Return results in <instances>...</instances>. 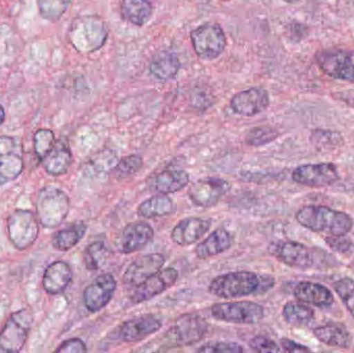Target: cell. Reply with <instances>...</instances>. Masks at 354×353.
Here are the masks:
<instances>
[{
  "label": "cell",
  "mask_w": 354,
  "mask_h": 353,
  "mask_svg": "<svg viewBox=\"0 0 354 353\" xmlns=\"http://www.w3.org/2000/svg\"><path fill=\"white\" fill-rule=\"evenodd\" d=\"M22 149L12 137L0 138V186L16 180L22 173Z\"/></svg>",
  "instance_id": "9a60e30c"
},
{
  "label": "cell",
  "mask_w": 354,
  "mask_h": 353,
  "mask_svg": "<svg viewBox=\"0 0 354 353\" xmlns=\"http://www.w3.org/2000/svg\"><path fill=\"white\" fill-rule=\"evenodd\" d=\"M274 286L270 276H259L252 271H231L214 278L208 292L221 298H237L263 294Z\"/></svg>",
  "instance_id": "6da1fadb"
},
{
  "label": "cell",
  "mask_w": 354,
  "mask_h": 353,
  "mask_svg": "<svg viewBox=\"0 0 354 353\" xmlns=\"http://www.w3.org/2000/svg\"><path fill=\"white\" fill-rule=\"evenodd\" d=\"M179 68H180V61L176 54L167 50L157 52L149 64V72L156 79L162 82H167L176 78Z\"/></svg>",
  "instance_id": "4316f807"
},
{
  "label": "cell",
  "mask_w": 354,
  "mask_h": 353,
  "mask_svg": "<svg viewBox=\"0 0 354 353\" xmlns=\"http://www.w3.org/2000/svg\"><path fill=\"white\" fill-rule=\"evenodd\" d=\"M6 227L8 238L18 250H26L32 246L39 236V221L30 211H15L8 217Z\"/></svg>",
  "instance_id": "52a82bcc"
},
{
  "label": "cell",
  "mask_w": 354,
  "mask_h": 353,
  "mask_svg": "<svg viewBox=\"0 0 354 353\" xmlns=\"http://www.w3.org/2000/svg\"><path fill=\"white\" fill-rule=\"evenodd\" d=\"M68 39L79 52L97 51L105 45L108 27L103 19L95 16L80 17L72 23Z\"/></svg>",
  "instance_id": "3957f363"
},
{
  "label": "cell",
  "mask_w": 354,
  "mask_h": 353,
  "mask_svg": "<svg viewBox=\"0 0 354 353\" xmlns=\"http://www.w3.org/2000/svg\"><path fill=\"white\" fill-rule=\"evenodd\" d=\"M155 236L153 228L145 221L124 226L115 238V246L122 254H132L147 246Z\"/></svg>",
  "instance_id": "8fae6325"
},
{
  "label": "cell",
  "mask_w": 354,
  "mask_h": 353,
  "mask_svg": "<svg viewBox=\"0 0 354 353\" xmlns=\"http://www.w3.org/2000/svg\"><path fill=\"white\" fill-rule=\"evenodd\" d=\"M189 175L185 170H164L149 178V190L157 194L168 195L183 190L189 184Z\"/></svg>",
  "instance_id": "7402d4cb"
},
{
  "label": "cell",
  "mask_w": 354,
  "mask_h": 353,
  "mask_svg": "<svg viewBox=\"0 0 354 353\" xmlns=\"http://www.w3.org/2000/svg\"><path fill=\"white\" fill-rule=\"evenodd\" d=\"M55 352L58 353H84L87 352V347L82 340L79 338H73V339L64 341Z\"/></svg>",
  "instance_id": "7bdbcfd3"
},
{
  "label": "cell",
  "mask_w": 354,
  "mask_h": 353,
  "mask_svg": "<svg viewBox=\"0 0 354 353\" xmlns=\"http://www.w3.org/2000/svg\"><path fill=\"white\" fill-rule=\"evenodd\" d=\"M295 219L303 227L328 236H346L353 227L351 216L322 205L301 207Z\"/></svg>",
  "instance_id": "7a4b0ae2"
},
{
  "label": "cell",
  "mask_w": 354,
  "mask_h": 353,
  "mask_svg": "<svg viewBox=\"0 0 354 353\" xmlns=\"http://www.w3.org/2000/svg\"><path fill=\"white\" fill-rule=\"evenodd\" d=\"M212 317L223 323L254 325L264 317V308L254 302H229L216 304L210 309Z\"/></svg>",
  "instance_id": "5b68a950"
},
{
  "label": "cell",
  "mask_w": 354,
  "mask_h": 353,
  "mask_svg": "<svg viewBox=\"0 0 354 353\" xmlns=\"http://www.w3.org/2000/svg\"><path fill=\"white\" fill-rule=\"evenodd\" d=\"M174 201L167 195L158 194L143 201L137 209V213L142 219H157L165 217L174 211Z\"/></svg>",
  "instance_id": "f546056e"
},
{
  "label": "cell",
  "mask_w": 354,
  "mask_h": 353,
  "mask_svg": "<svg viewBox=\"0 0 354 353\" xmlns=\"http://www.w3.org/2000/svg\"><path fill=\"white\" fill-rule=\"evenodd\" d=\"M233 242L234 238L232 234L225 228H218L196 247V256L199 259H208L216 256L229 250L233 246Z\"/></svg>",
  "instance_id": "cb8c5ba5"
},
{
  "label": "cell",
  "mask_w": 354,
  "mask_h": 353,
  "mask_svg": "<svg viewBox=\"0 0 354 353\" xmlns=\"http://www.w3.org/2000/svg\"><path fill=\"white\" fill-rule=\"evenodd\" d=\"M324 240L335 252L346 254V253L351 252V250L353 249V240L345 236H326Z\"/></svg>",
  "instance_id": "60d3db41"
},
{
  "label": "cell",
  "mask_w": 354,
  "mask_h": 353,
  "mask_svg": "<svg viewBox=\"0 0 354 353\" xmlns=\"http://www.w3.org/2000/svg\"><path fill=\"white\" fill-rule=\"evenodd\" d=\"M212 227V220L189 217L181 220L171 232V238L181 247L189 246L203 238Z\"/></svg>",
  "instance_id": "44dd1931"
},
{
  "label": "cell",
  "mask_w": 354,
  "mask_h": 353,
  "mask_svg": "<svg viewBox=\"0 0 354 353\" xmlns=\"http://www.w3.org/2000/svg\"><path fill=\"white\" fill-rule=\"evenodd\" d=\"M335 292L340 296L345 307L354 317V280L343 278L334 284Z\"/></svg>",
  "instance_id": "f35d334b"
},
{
  "label": "cell",
  "mask_w": 354,
  "mask_h": 353,
  "mask_svg": "<svg viewBox=\"0 0 354 353\" xmlns=\"http://www.w3.org/2000/svg\"><path fill=\"white\" fill-rule=\"evenodd\" d=\"M46 171L53 176L66 173L72 165L73 155L68 143L60 139L56 141L51 151L41 160Z\"/></svg>",
  "instance_id": "484cf974"
},
{
  "label": "cell",
  "mask_w": 354,
  "mask_h": 353,
  "mask_svg": "<svg viewBox=\"0 0 354 353\" xmlns=\"http://www.w3.org/2000/svg\"><path fill=\"white\" fill-rule=\"evenodd\" d=\"M32 325V315L27 310L14 313L0 333V352H20Z\"/></svg>",
  "instance_id": "ba28073f"
},
{
  "label": "cell",
  "mask_w": 354,
  "mask_h": 353,
  "mask_svg": "<svg viewBox=\"0 0 354 353\" xmlns=\"http://www.w3.org/2000/svg\"><path fill=\"white\" fill-rule=\"evenodd\" d=\"M222 1H230V0H222Z\"/></svg>",
  "instance_id": "7dc6e473"
},
{
  "label": "cell",
  "mask_w": 354,
  "mask_h": 353,
  "mask_svg": "<svg viewBox=\"0 0 354 353\" xmlns=\"http://www.w3.org/2000/svg\"><path fill=\"white\" fill-rule=\"evenodd\" d=\"M111 251L102 240L91 242L84 252V265L88 271H97L105 265Z\"/></svg>",
  "instance_id": "d6a6232c"
},
{
  "label": "cell",
  "mask_w": 354,
  "mask_h": 353,
  "mask_svg": "<svg viewBox=\"0 0 354 353\" xmlns=\"http://www.w3.org/2000/svg\"><path fill=\"white\" fill-rule=\"evenodd\" d=\"M68 3V0H37L39 14L50 21L58 20L66 12Z\"/></svg>",
  "instance_id": "e575fe53"
},
{
  "label": "cell",
  "mask_w": 354,
  "mask_h": 353,
  "mask_svg": "<svg viewBox=\"0 0 354 353\" xmlns=\"http://www.w3.org/2000/svg\"><path fill=\"white\" fill-rule=\"evenodd\" d=\"M272 253L279 261L295 269H311L315 263L314 251L293 240H285L274 245Z\"/></svg>",
  "instance_id": "e0dca14e"
},
{
  "label": "cell",
  "mask_w": 354,
  "mask_h": 353,
  "mask_svg": "<svg viewBox=\"0 0 354 353\" xmlns=\"http://www.w3.org/2000/svg\"><path fill=\"white\" fill-rule=\"evenodd\" d=\"M191 39L196 54L204 60L216 59L227 45L226 35L222 27L210 23L194 29Z\"/></svg>",
  "instance_id": "8992f818"
},
{
  "label": "cell",
  "mask_w": 354,
  "mask_h": 353,
  "mask_svg": "<svg viewBox=\"0 0 354 353\" xmlns=\"http://www.w3.org/2000/svg\"><path fill=\"white\" fill-rule=\"evenodd\" d=\"M33 144H35V151L37 157L43 160L55 144L54 133L48 128L37 131L33 138Z\"/></svg>",
  "instance_id": "74e56055"
},
{
  "label": "cell",
  "mask_w": 354,
  "mask_h": 353,
  "mask_svg": "<svg viewBox=\"0 0 354 353\" xmlns=\"http://www.w3.org/2000/svg\"><path fill=\"white\" fill-rule=\"evenodd\" d=\"M295 296L299 302L318 308H328L335 302L334 296L328 287L309 281L297 284L295 289Z\"/></svg>",
  "instance_id": "603a6c76"
},
{
  "label": "cell",
  "mask_w": 354,
  "mask_h": 353,
  "mask_svg": "<svg viewBox=\"0 0 354 353\" xmlns=\"http://www.w3.org/2000/svg\"><path fill=\"white\" fill-rule=\"evenodd\" d=\"M337 166L332 163L307 164L293 171L292 180L301 186L310 188H324L338 182Z\"/></svg>",
  "instance_id": "7c38bea8"
},
{
  "label": "cell",
  "mask_w": 354,
  "mask_h": 353,
  "mask_svg": "<svg viewBox=\"0 0 354 353\" xmlns=\"http://www.w3.org/2000/svg\"><path fill=\"white\" fill-rule=\"evenodd\" d=\"M143 159L138 155H130L128 157H124L113 169V175L118 180H124L130 178L139 171L142 168Z\"/></svg>",
  "instance_id": "836d02e7"
},
{
  "label": "cell",
  "mask_w": 354,
  "mask_h": 353,
  "mask_svg": "<svg viewBox=\"0 0 354 353\" xmlns=\"http://www.w3.org/2000/svg\"><path fill=\"white\" fill-rule=\"evenodd\" d=\"M120 15L131 24L143 26L153 15V4L149 0H122Z\"/></svg>",
  "instance_id": "f1b7e54d"
},
{
  "label": "cell",
  "mask_w": 354,
  "mask_h": 353,
  "mask_svg": "<svg viewBox=\"0 0 354 353\" xmlns=\"http://www.w3.org/2000/svg\"><path fill=\"white\" fill-rule=\"evenodd\" d=\"M230 184L222 178H209L194 182L187 191L189 200L200 207H214L227 194Z\"/></svg>",
  "instance_id": "5bb4252c"
},
{
  "label": "cell",
  "mask_w": 354,
  "mask_h": 353,
  "mask_svg": "<svg viewBox=\"0 0 354 353\" xmlns=\"http://www.w3.org/2000/svg\"><path fill=\"white\" fill-rule=\"evenodd\" d=\"M313 333L320 342L333 347L347 348L351 344V334L340 323H326L316 327Z\"/></svg>",
  "instance_id": "83f0119b"
},
{
  "label": "cell",
  "mask_w": 354,
  "mask_h": 353,
  "mask_svg": "<svg viewBox=\"0 0 354 353\" xmlns=\"http://www.w3.org/2000/svg\"><path fill=\"white\" fill-rule=\"evenodd\" d=\"M281 345H282L283 350L287 352H310L309 348L306 346L301 345V344L297 343V342L292 341L290 339H282L281 340Z\"/></svg>",
  "instance_id": "ee69618b"
},
{
  "label": "cell",
  "mask_w": 354,
  "mask_h": 353,
  "mask_svg": "<svg viewBox=\"0 0 354 353\" xmlns=\"http://www.w3.org/2000/svg\"><path fill=\"white\" fill-rule=\"evenodd\" d=\"M250 347L257 352H279L280 347L274 340L264 336H256L250 341Z\"/></svg>",
  "instance_id": "b9f144b4"
},
{
  "label": "cell",
  "mask_w": 354,
  "mask_h": 353,
  "mask_svg": "<svg viewBox=\"0 0 354 353\" xmlns=\"http://www.w3.org/2000/svg\"><path fill=\"white\" fill-rule=\"evenodd\" d=\"M68 195L53 187H46L39 192L37 213L39 222L46 228H56L68 217L70 211Z\"/></svg>",
  "instance_id": "277c9868"
},
{
  "label": "cell",
  "mask_w": 354,
  "mask_h": 353,
  "mask_svg": "<svg viewBox=\"0 0 354 353\" xmlns=\"http://www.w3.org/2000/svg\"><path fill=\"white\" fill-rule=\"evenodd\" d=\"M353 267H354V259H353Z\"/></svg>",
  "instance_id": "c3c4849f"
},
{
  "label": "cell",
  "mask_w": 354,
  "mask_h": 353,
  "mask_svg": "<svg viewBox=\"0 0 354 353\" xmlns=\"http://www.w3.org/2000/svg\"><path fill=\"white\" fill-rule=\"evenodd\" d=\"M73 280L70 265L64 261H56L46 269L43 286L49 294H60L68 287Z\"/></svg>",
  "instance_id": "d4e9b609"
},
{
  "label": "cell",
  "mask_w": 354,
  "mask_h": 353,
  "mask_svg": "<svg viewBox=\"0 0 354 353\" xmlns=\"http://www.w3.org/2000/svg\"><path fill=\"white\" fill-rule=\"evenodd\" d=\"M208 332V323L197 314H185L176 319L167 332L169 341L178 346H191L201 341Z\"/></svg>",
  "instance_id": "9c48e42d"
},
{
  "label": "cell",
  "mask_w": 354,
  "mask_h": 353,
  "mask_svg": "<svg viewBox=\"0 0 354 353\" xmlns=\"http://www.w3.org/2000/svg\"><path fill=\"white\" fill-rule=\"evenodd\" d=\"M178 279V271L174 267H167L158 271L133 290L130 300L133 304H141L151 300L171 288Z\"/></svg>",
  "instance_id": "4fadbf2b"
},
{
  "label": "cell",
  "mask_w": 354,
  "mask_h": 353,
  "mask_svg": "<svg viewBox=\"0 0 354 353\" xmlns=\"http://www.w3.org/2000/svg\"><path fill=\"white\" fill-rule=\"evenodd\" d=\"M118 283L111 274L99 276L83 292V302L89 312H99L105 308L115 294Z\"/></svg>",
  "instance_id": "2e32d148"
},
{
  "label": "cell",
  "mask_w": 354,
  "mask_h": 353,
  "mask_svg": "<svg viewBox=\"0 0 354 353\" xmlns=\"http://www.w3.org/2000/svg\"><path fill=\"white\" fill-rule=\"evenodd\" d=\"M311 141L317 149H336L343 144V138L340 133L333 131L316 130L312 133Z\"/></svg>",
  "instance_id": "8d00e7d4"
},
{
  "label": "cell",
  "mask_w": 354,
  "mask_h": 353,
  "mask_svg": "<svg viewBox=\"0 0 354 353\" xmlns=\"http://www.w3.org/2000/svg\"><path fill=\"white\" fill-rule=\"evenodd\" d=\"M284 1L289 2V3H293V2L299 1V0H284Z\"/></svg>",
  "instance_id": "bcb514c9"
},
{
  "label": "cell",
  "mask_w": 354,
  "mask_h": 353,
  "mask_svg": "<svg viewBox=\"0 0 354 353\" xmlns=\"http://www.w3.org/2000/svg\"><path fill=\"white\" fill-rule=\"evenodd\" d=\"M86 224L80 222V223L74 224L66 229L59 230L54 236L52 244L58 251H68L74 248L81 240L84 234L86 233Z\"/></svg>",
  "instance_id": "1f68e13d"
},
{
  "label": "cell",
  "mask_w": 354,
  "mask_h": 353,
  "mask_svg": "<svg viewBox=\"0 0 354 353\" xmlns=\"http://www.w3.org/2000/svg\"><path fill=\"white\" fill-rule=\"evenodd\" d=\"M231 109L243 116H254L261 113L270 106V95L261 87H251L233 95L230 101Z\"/></svg>",
  "instance_id": "d6986e66"
},
{
  "label": "cell",
  "mask_w": 354,
  "mask_h": 353,
  "mask_svg": "<svg viewBox=\"0 0 354 353\" xmlns=\"http://www.w3.org/2000/svg\"><path fill=\"white\" fill-rule=\"evenodd\" d=\"M283 317L288 325L295 327L309 325L315 317L313 309L301 302H289L283 308Z\"/></svg>",
  "instance_id": "4dcf8cb0"
},
{
  "label": "cell",
  "mask_w": 354,
  "mask_h": 353,
  "mask_svg": "<svg viewBox=\"0 0 354 353\" xmlns=\"http://www.w3.org/2000/svg\"><path fill=\"white\" fill-rule=\"evenodd\" d=\"M163 323L153 314L142 315L124 321L118 327V338L126 343H136L160 331Z\"/></svg>",
  "instance_id": "ffe728a7"
},
{
  "label": "cell",
  "mask_w": 354,
  "mask_h": 353,
  "mask_svg": "<svg viewBox=\"0 0 354 353\" xmlns=\"http://www.w3.org/2000/svg\"><path fill=\"white\" fill-rule=\"evenodd\" d=\"M198 352L203 353H241L243 348L234 342H212L201 346Z\"/></svg>",
  "instance_id": "ab89813d"
},
{
  "label": "cell",
  "mask_w": 354,
  "mask_h": 353,
  "mask_svg": "<svg viewBox=\"0 0 354 353\" xmlns=\"http://www.w3.org/2000/svg\"><path fill=\"white\" fill-rule=\"evenodd\" d=\"M316 61L328 76L354 83V52L324 50L317 54Z\"/></svg>",
  "instance_id": "30bf717a"
},
{
  "label": "cell",
  "mask_w": 354,
  "mask_h": 353,
  "mask_svg": "<svg viewBox=\"0 0 354 353\" xmlns=\"http://www.w3.org/2000/svg\"><path fill=\"white\" fill-rule=\"evenodd\" d=\"M278 137V132L272 126H256L248 132L245 142L251 146H262L268 144Z\"/></svg>",
  "instance_id": "d590c367"
},
{
  "label": "cell",
  "mask_w": 354,
  "mask_h": 353,
  "mask_svg": "<svg viewBox=\"0 0 354 353\" xmlns=\"http://www.w3.org/2000/svg\"><path fill=\"white\" fill-rule=\"evenodd\" d=\"M4 118H6V112H4L3 107L0 105V124L4 122Z\"/></svg>",
  "instance_id": "f6af8a7d"
},
{
  "label": "cell",
  "mask_w": 354,
  "mask_h": 353,
  "mask_svg": "<svg viewBox=\"0 0 354 353\" xmlns=\"http://www.w3.org/2000/svg\"><path fill=\"white\" fill-rule=\"evenodd\" d=\"M165 265V257L160 253L143 255L135 259L122 276V283L128 287H137L145 280L161 271Z\"/></svg>",
  "instance_id": "ac0fdd59"
}]
</instances>
